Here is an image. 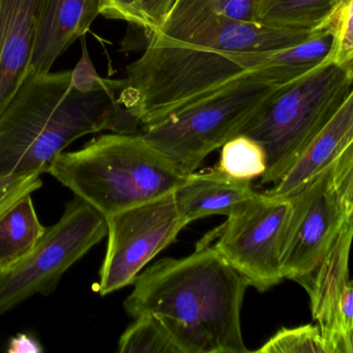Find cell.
Instances as JSON below:
<instances>
[{
  "mask_svg": "<svg viewBox=\"0 0 353 353\" xmlns=\"http://www.w3.org/2000/svg\"><path fill=\"white\" fill-rule=\"evenodd\" d=\"M292 211L290 198L256 192L203 240L249 287L265 292L284 280L282 250Z\"/></svg>",
  "mask_w": 353,
  "mask_h": 353,
  "instance_id": "obj_8",
  "label": "cell"
},
{
  "mask_svg": "<svg viewBox=\"0 0 353 353\" xmlns=\"http://www.w3.org/2000/svg\"><path fill=\"white\" fill-rule=\"evenodd\" d=\"M41 0H0V117L31 70Z\"/></svg>",
  "mask_w": 353,
  "mask_h": 353,
  "instance_id": "obj_11",
  "label": "cell"
},
{
  "mask_svg": "<svg viewBox=\"0 0 353 353\" xmlns=\"http://www.w3.org/2000/svg\"><path fill=\"white\" fill-rule=\"evenodd\" d=\"M353 87V68L321 64L278 87L240 134L267 155L261 184H274L341 107Z\"/></svg>",
  "mask_w": 353,
  "mask_h": 353,
  "instance_id": "obj_5",
  "label": "cell"
},
{
  "mask_svg": "<svg viewBox=\"0 0 353 353\" xmlns=\"http://www.w3.org/2000/svg\"><path fill=\"white\" fill-rule=\"evenodd\" d=\"M329 353H353V325L331 342Z\"/></svg>",
  "mask_w": 353,
  "mask_h": 353,
  "instance_id": "obj_29",
  "label": "cell"
},
{
  "mask_svg": "<svg viewBox=\"0 0 353 353\" xmlns=\"http://www.w3.org/2000/svg\"><path fill=\"white\" fill-rule=\"evenodd\" d=\"M350 115L348 120L347 131H346L345 136H344L343 142H342L341 151L346 144L353 138V87L350 93Z\"/></svg>",
  "mask_w": 353,
  "mask_h": 353,
  "instance_id": "obj_30",
  "label": "cell"
},
{
  "mask_svg": "<svg viewBox=\"0 0 353 353\" xmlns=\"http://www.w3.org/2000/svg\"><path fill=\"white\" fill-rule=\"evenodd\" d=\"M47 173L105 218L172 194L187 178L140 133L101 135L60 153Z\"/></svg>",
  "mask_w": 353,
  "mask_h": 353,
  "instance_id": "obj_4",
  "label": "cell"
},
{
  "mask_svg": "<svg viewBox=\"0 0 353 353\" xmlns=\"http://www.w3.org/2000/svg\"><path fill=\"white\" fill-rule=\"evenodd\" d=\"M259 353H327V345L319 327L302 325L278 331L265 342Z\"/></svg>",
  "mask_w": 353,
  "mask_h": 353,
  "instance_id": "obj_22",
  "label": "cell"
},
{
  "mask_svg": "<svg viewBox=\"0 0 353 353\" xmlns=\"http://www.w3.org/2000/svg\"><path fill=\"white\" fill-rule=\"evenodd\" d=\"M123 79L90 93L72 85V70H30L0 117V180L47 173L77 139L111 131L139 133L120 99Z\"/></svg>",
  "mask_w": 353,
  "mask_h": 353,
  "instance_id": "obj_3",
  "label": "cell"
},
{
  "mask_svg": "<svg viewBox=\"0 0 353 353\" xmlns=\"http://www.w3.org/2000/svg\"><path fill=\"white\" fill-rule=\"evenodd\" d=\"M332 168L333 163L290 197L292 211L281 257L284 279L307 281L347 219L333 187Z\"/></svg>",
  "mask_w": 353,
  "mask_h": 353,
  "instance_id": "obj_10",
  "label": "cell"
},
{
  "mask_svg": "<svg viewBox=\"0 0 353 353\" xmlns=\"http://www.w3.org/2000/svg\"><path fill=\"white\" fill-rule=\"evenodd\" d=\"M353 325V281H350L342 294L339 306V319H338V331L336 335L330 340L327 345L329 353V345L331 342L344 332L347 331Z\"/></svg>",
  "mask_w": 353,
  "mask_h": 353,
  "instance_id": "obj_28",
  "label": "cell"
},
{
  "mask_svg": "<svg viewBox=\"0 0 353 353\" xmlns=\"http://www.w3.org/2000/svg\"><path fill=\"white\" fill-rule=\"evenodd\" d=\"M31 196L24 195L0 213V273L26 258L47 230L37 217Z\"/></svg>",
  "mask_w": 353,
  "mask_h": 353,
  "instance_id": "obj_17",
  "label": "cell"
},
{
  "mask_svg": "<svg viewBox=\"0 0 353 353\" xmlns=\"http://www.w3.org/2000/svg\"><path fill=\"white\" fill-rule=\"evenodd\" d=\"M283 84L272 70L261 68L161 122L141 126L139 133L188 175L210 153L240 134Z\"/></svg>",
  "mask_w": 353,
  "mask_h": 353,
  "instance_id": "obj_6",
  "label": "cell"
},
{
  "mask_svg": "<svg viewBox=\"0 0 353 353\" xmlns=\"http://www.w3.org/2000/svg\"><path fill=\"white\" fill-rule=\"evenodd\" d=\"M99 15L107 19L124 21L144 33L147 45L154 33V27L143 12L140 0H97Z\"/></svg>",
  "mask_w": 353,
  "mask_h": 353,
  "instance_id": "obj_23",
  "label": "cell"
},
{
  "mask_svg": "<svg viewBox=\"0 0 353 353\" xmlns=\"http://www.w3.org/2000/svg\"><path fill=\"white\" fill-rule=\"evenodd\" d=\"M254 16L255 0H175L163 26L153 33L146 47L175 44L218 19L255 21Z\"/></svg>",
  "mask_w": 353,
  "mask_h": 353,
  "instance_id": "obj_16",
  "label": "cell"
},
{
  "mask_svg": "<svg viewBox=\"0 0 353 353\" xmlns=\"http://www.w3.org/2000/svg\"><path fill=\"white\" fill-rule=\"evenodd\" d=\"M124 310L163 321L181 353H247L241 310L246 280L205 240L184 258H163L137 277Z\"/></svg>",
  "mask_w": 353,
  "mask_h": 353,
  "instance_id": "obj_2",
  "label": "cell"
},
{
  "mask_svg": "<svg viewBox=\"0 0 353 353\" xmlns=\"http://www.w3.org/2000/svg\"><path fill=\"white\" fill-rule=\"evenodd\" d=\"M221 149L218 169L232 178L252 182L267 171L265 149L251 137L236 135Z\"/></svg>",
  "mask_w": 353,
  "mask_h": 353,
  "instance_id": "obj_19",
  "label": "cell"
},
{
  "mask_svg": "<svg viewBox=\"0 0 353 353\" xmlns=\"http://www.w3.org/2000/svg\"><path fill=\"white\" fill-rule=\"evenodd\" d=\"M108 79L99 76L89 55L84 37L82 39V56L72 70V85L81 93H90L107 84Z\"/></svg>",
  "mask_w": 353,
  "mask_h": 353,
  "instance_id": "obj_26",
  "label": "cell"
},
{
  "mask_svg": "<svg viewBox=\"0 0 353 353\" xmlns=\"http://www.w3.org/2000/svg\"><path fill=\"white\" fill-rule=\"evenodd\" d=\"M319 30L327 31L333 37L331 51L321 64L353 68V0H338Z\"/></svg>",
  "mask_w": 353,
  "mask_h": 353,
  "instance_id": "obj_21",
  "label": "cell"
},
{
  "mask_svg": "<svg viewBox=\"0 0 353 353\" xmlns=\"http://www.w3.org/2000/svg\"><path fill=\"white\" fill-rule=\"evenodd\" d=\"M140 1L143 12L152 23L155 32L163 26L175 0H140Z\"/></svg>",
  "mask_w": 353,
  "mask_h": 353,
  "instance_id": "obj_27",
  "label": "cell"
},
{
  "mask_svg": "<svg viewBox=\"0 0 353 353\" xmlns=\"http://www.w3.org/2000/svg\"><path fill=\"white\" fill-rule=\"evenodd\" d=\"M332 182L346 217L353 218V138L333 162Z\"/></svg>",
  "mask_w": 353,
  "mask_h": 353,
  "instance_id": "obj_24",
  "label": "cell"
},
{
  "mask_svg": "<svg viewBox=\"0 0 353 353\" xmlns=\"http://www.w3.org/2000/svg\"><path fill=\"white\" fill-rule=\"evenodd\" d=\"M108 244L99 290L107 296L132 285L144 267L187 226L174 193L105 217Z\"/></svg>",
  "mask_w": 353,
  "mask_h": 353,
  "instance_id": "obj_9",
  "label": "cell"
},
{
  "mask_svg": "<svg viewBox=\"0 0 353 353\" xmlns=\"http://www.w3.org/2000/svg\"><path fill=\"white\" fill-rule=\"evenodd\" d=\"M43 186L41 175L0 180V213L26 194H33Z\"/></svg>",
  "mask_w": 353,
  "mask_h": 353,
  "instance_id": "obj_25",
  "label": "cell"
},
{
  "mask_svg": "<svg viewBox=\"0 0 353 353\" xmlns=\"http://www.w3.org/2000/svg\"><path fill=\"white\" fill-rule=\"evenodd\" d=\"M350 115V95L333 117L299 155L282 178L267 191L272 196L290 198L329 167L341 151Z\"/></svg>",
  "mask_w": 353,
  "mask_h": 353,
  "instance_id": "obj_15",
  "label": "cell"
},
{
  "mask_svg": "<svg viewBox=\"0 0 353 353\" xmlns=\"http://www.w3.org/2000/svg\"><path fill=\"white\" fill-rule=\"evenodd\" d=\"M314 32L218 19L178 43L145 48L126 66L120 99L141 126L155 124L259 70L267 52L302 43Z\"/></svg>",
  "mask_w": 353,
  "mask_h": 353,
  "instance_id": "obj_1",
  "label": "cell"
},
{
  "mask_svg": "<svg viewBox=\"0 0 353 353\" xmlns=\"http://www.w3.org/2000/svg\"><path fill=\"white\" fill-rule=\"evenodd\" d=\"M255 193L249 180L232 178L217 168L188 174L174 197L181 217L188 225L211 216L228 217Z\"/></svg>",
  "mask_w": 353,
  "mask_h": 353,
  "instance_id": "obj_14",
  "label": "cell"
},
{
  "mask_svg": "<svg viewBox=\"0 0 353 353\" xmlns=\"http://www.w3.org/2000/svg\"><path fill=\"white\" fill-rule=\"evenodd\" d=\"M338 0H255V21L281 28L317 31Z\"/></svg>",
  "mask_w": 353,
  "mask_h": 353,
  "instance_id": "obj_18",
  "label": "cell"
},
{
  "mask_svg": "<svg viewBox=\"0 0 353 353\" xmlns=\"http://www.w3.org/2000/svg\"><path fill=\"white\" fill-rule=\"evenodd\" d=\"M118 345L121 353H181L163 321L151 314L136 317Z\"/></svg>",
  "mask_w": 353,
  "mask_h": 353,
  "instance_id": "obj_20",
  "label": "cell"
},
{
  "mask_svg": "<svg viewBox=\"0 0 353 353\" xmlns=\"http://www.w3.org/2000/svg\"><path fill=\"white\" fill-rule=\"evenodd\" d=\"M99 15L97 0H41L30 70L51 72L56 60L85 37Z\"/></svg>",
  "mask_w": 353,
  "mask_h": 353,
  "instance_id": "obj_12",
  "label": "cell"
},
{
  "mask_svg": "<svg viewBox=\"0 0 353 353\" xmlns=\"http://www.w3.org/2000/svg\"><path fill=\"white\" fill-rule=\"evenodd\" d=\"M105 216L79 197L47 228L32 252L0 273V315L35 294L49 296L62 276L107 236Z\"/></svg>",
  "mask_w": 353,
  "mask_h": 353,
  "instance_id": "obj_7",
  "label": "cell"
},
{
  "mask_svg": "<svg viewBox=\"0 0 353 353\" xmlns=\"http://www.w3.org/2000/svg\"><path fill=\"white\" fill-rule=\"evenodd\" d=\"M352 242L353 218H347L313 275L302 283L310 296L311 312L325 345L338 331L340 300L350 282Z\"/></svg>",
  "mask_w": 353,
  "mask_h": 353,
  "instance_id": "obj_13",
  "label": "cell"
}]
</instances>
